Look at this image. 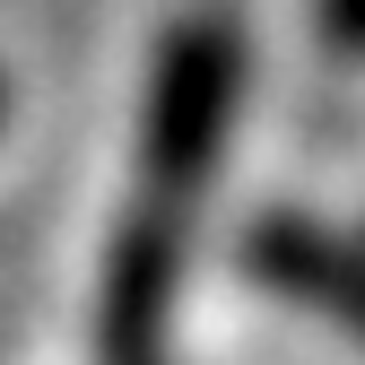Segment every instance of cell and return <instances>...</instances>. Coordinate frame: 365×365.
Returning a JSON list of instances; mask_svg holds the SVG:
<instances>
[{
	"mask_svg": "<svg viewBox=\"0 0 365 365\" xmlns=\"http://www.w3.org/2000/svg\"><path fill=\"white\" fill-rule=\"evenodd\" d=\"M244 96V43L217 18H182L157 43L148 70V113H140V200H130L113 261H105V304H96V348L105 365H157L174 322V279H182V226L200 192L217 182L226 130Z\"/></svg>",
	"mask_w": 365,
	"mask_h": 365,
	"instance_id": "obj_1",
	"label": "cell"
},
{
	"mask_svg": "<svg viewBox=\"0 0 365 365\" xmlns=\"http://www.w3.org/2000/svg\"><path fill=\"white\" fill-rule=\"evenodd\" d=\"M244 269L365 339V244L331 235V226H313V217H261L244 235Z\"/></svg>",
	"mask_w": 365,
	"mask_h": 365,
	"instance_id": "obj_2",
	"label": "cell"
},
{
	"mask_svg": "<svg viewBox=\"0 0 365 365\" xmlns=\"http://www.w3.org/2000/svg\"><path fill=\"white\" fill-rule=\"evenodd\" d=\"M313 18H322V43H331V53H365V0H322Z\"/></svg>",
	"mask_w": 365,
	"mask_h": 365,
	"instance_id": "obj_3",
	"label": "cell"
},
{
	"mask_svg": "<svg viewBox=\"0 0 365 365\" xmlns=\"http://www.w3.org/2000/svg\"><path fill=\"white\" fill-rule=\"evenodd\" d=\"M0 105H9V87H0Z\"/></svg>",
	"mask_w": 365,
	"mask_h": 365,
	"instance_id": "obj_4",
	"label": "cell"
}]
</instances>
